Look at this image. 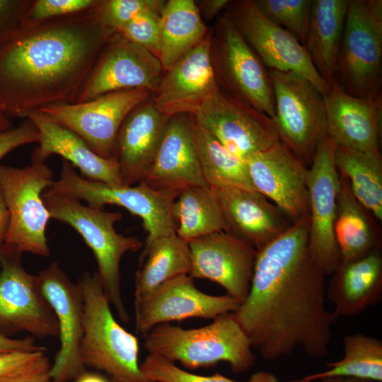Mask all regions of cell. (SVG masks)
Instances as JSON below:
<instances>
[{
	"mask_svg": "<svg viewBox=\"0 0 382 382\" xmlns=\"http://www.w3.org/2000/svg\"><path fill=\"white\" fill-rule=\"evenodd\" d=\"M309 216L257 251L246 299L234 312L253 348L274 360L301 349L328 353L336 319L325 308V274L308 245Z\"/></svg>",
	"mask_w": 382,
	"mask_h": 382,
	"instance_id": "cell-1",
	"label": "cell"
},
{
	"mask_svg": "<svg viewBox=\"0 0 382 382\" xmlns=\"http://www.w3.org/2000/svg\"><path fill=\"white\" fill-rule=\"evenodd\" d=\"M97 4L68 16L22 23L0 47V110L8 117L25 118L48 105L74 103L115 34L100 22Z\"/></svg>",
	"mask_w": 382,
	"mask_h": 382,
	"instance_id": "cell-2",
	"label": "cell"
},
{
	"mask_svg": "<svg viewBox=\"0 0 382 382\" xmlns=\"http://www.w3.org/2000/svg\"><path fill=\"white\" fill-rule=\"evenodd\" d=\"M144 348L185 368H210L224 361L235 373L250 369L255 363L251 342L233 313L219 316L204 326L185 329L170 323L155 326L144 335Z\"/></svg>",
	"mask_w": 382,
	"mask_h": 382,
	"instance_id": "cell-3",
	"label": "cell"
},
{
	"mask_svg": "<svg viewBox=\"0 0 382 382\" xmlns=\"http://www.w3.org/2000/svg\"><path fill=\"white\" fill-rule=\"evenodd\" d=\"M42 199L51 219L72 227L91 250L97 262L96 272L110 305L122 322H129L121 292L120 261L126 253L139 250L144 243L116 231L115 224L122 218L120 212L93 208L48 190L43 192Z\"/></svg>",
	"mask_w": 382,
	"mask_h": 382,
	"instance_id": "cell-4",
	"label": "cell"
},
{
	"mask_svg": "<svg viewBox=\"0 0 382 382\" xmlns=\"http://www.w3.org/2000/svg\"><path fill=\"white\" fill-rule=\"evenodd\" d=\"M79 284L83 300L80 355L86 367L105 372L110 382H153L141 371L136 336L115 320L96 272H85Z\"/></svg>",
	"mask_w": 382,
	"mask_h": 382,
	"instance_id": "cell-5",
	"label": "cell"
},
{
	"mask_svg": "<svg viewBox=\"0 0 382 382\" xmlns=\"http://www.w3.org/2000/svg\"><path fill=\"white\" fill-rule=\"evenodd\" d=\"M47 190L84 201L93 208L117 205L139 216L147 234L142 251L158 238L176 233L173 206L180 191L156 190L144 181L125 185L88 180L64 159L59 178Z\"/></svg>",
	"mask_w": 382,
	"mask_h": 382,
	"instance_id": "cell-6",
	"label": "cell"
},
{
	"mask_svg": "<svg viewBox=\"0 0 382 382\" xmlns=\"http://www.w3.org/2000/svg\"><path fill=\"white\" fill-rule=\"evenodd\" d=\"M334 81L357 97L382 95L381 0H349Z\"/></svg>",
	"mask_w": 382,
	"mask_h": 382,
	"instance_id": "cell-7",
	"label": "cell"
},
{
	"mask_svg": "<svg viewBox=\"0 0 382 382\" xmlns=\"http://www.w3.org/2000/svg\"><path fill=\"white\" fill-rule=\"evenodd\" d=\"M53 182L45 162L32 161L22 168L0 164V190L9 215L4 246L21 254L50 255L45 231L51 217L42 194Z\"/></svg>",
	"mask_w": 382,
	"mask_h": 382,
	"instance_id": "cell-8",
	"label": "cell"
},
{
	"mask_svg": "<svg viewBox=\"0 0 382 382\" xmlns=\"http://www.w3.org/2000/svg\"><path fill=\"white\" fill-rule=\"evenodd\" d=\"M211 59L220 90L274 119L269 70L224 14L212 29Z\"/></svg>",
	"mask_w": 382,
	"mask_h": 382,
	"instance_id": "cell-9",
	"label": "cell"
},
{
	"mask_svg": "<svg viewBox=\"0 0 382 382\" xmlns=\"http://www.w3.org/2000/svg\"><path fill=\"white\" fill-rule=\"evenodd\" d=\"M274 98V122L279 139L307 166L325 134L323 95L292 71L269 70Z\"/></svg>",
	"mask_w": 382,
	"mask_h": 382,
	"instance_id": "cell-10",
	"label": "cell"
},
{
	"mask_svg": "<svg viewBox=\"0 0 382 382\" xmlns=\"http://www.w3.org/2000/svg\"><path fill=\"white\" fill-rule=\"evenodd\" d=\"M21 255L0 248V335L21 332L33 337H58V323L40 289L37 275L27 272Z\"/></svg>",
	"mask_w": 382,
	"mask_h": 382,
	"instance_id": "cell-11",
	"label": "cell"
},
{
	"mask_svg": "<svg viewBox=\"0 0 382 382\" xmlns=\"http://www.w3.org/2000/svg\"><path fill=\"white\" fill-rule=\"evenodd\" d=\"M152 93L146 88L119 91L81 103L52 105L38 110L76 134L100 156L115 158L122 124Z\"/></svg>",
	"mask_w": 382,
	"mask_h": 382,
	"instance_id": "cell-12",
	"label": "cell"
},
{
	"mask_svg": "<svg viewBox=\"0 0 382 382\" xmlns=\"http://www.w3.org/2000/svg\"><path fill=\"white\" fill-rule=\"evenodd\" d=\"M224 14L268 70L294 72L311 81L323 96L329 92L330 86L313 66L304 46L270 21L253 0L230 1Z\"/></svg>",
	"mask_w": 382,
	"mask_h": 382,
	"instance_id": "cell-13",
	"label": "cell"
},
{
	"mask_svg": "<svg viewBox=\"0 0 382 382\" xmlns=\"http://www.w3.org/2000/svg\"><path fill=\"white\" fill-rule=\"evenodd\" d=\"M335 149L336 144L325 134L316 148L307 176L309 250L326 276L332 274L341 262L334 234L340 185Z\"/></svg>",
	"mask_w": 382,
	"mask_h": 382,
	"instance_id": "cell-14",
	"label": "cell"
},
{
	"mask_svg": "<svg viewBox=\"0 0 382 382\" xmlns=\"http://www.w3.org/2000/svg\"><path fill=\"white\" fill-rule=\"evenodd\" d=\"M192 115L197 124L244 161L280 141L272 117L221 90Z\"/></svg>",
	"mask_w": 382,
	"mask_h": 382,
	"instance_id": "cell-15",
	"label": "cell"
},
{
	"mask_svg": "<svg viewBox=\"0 0 382 382\" xmlns=\"http://www.w3.org/2000/svg\"><path fill=\"white\" fill-rule=\"evenodd\" d=\"M164 71L155 54L117 33L99 53L74 103L119 91L146 88L154 93Z\"/></svg>",
	"mask_w": 382,
	"mask_h": 382,
	"instance_id": "cell-16",
	"label": "cell"
},
{
	"mask_svg": "<svg viewBox=\"0 0 382 382\" xmlns=\"http://www.w3.org/2000/svg\"><path fill=\"white\" fill-rule=\"evenodd\" d=\"M43 296L58 323L59 348L51 364L52 382H69L86 371L80 355L83 333V300L79 284L74 283L52 262L37 274Z\"/></svg>",
	"mask_w": 382,
	"mask_h": 382,
	"instance_id": "cell-17",
	"label": "cell"
},
{
	"mask_svg": "<svg viewBox=\"0 0 382 382\" xmlns=\"http://www.w3.org/2000/svg\"><path fill=\"white\" fill-rule=\"evenodd\" d=\"M241 302L225 294L214 296L202 292L189 274L175 277L134 306L135 328L144 335L155 326L190 318L214 319L236 312Z\"/></svg>",
	"mask_w": 382,
	"mask_h": 382,
	"instance_id": "cell-18",
	"label": "cell"
},
{
	"mask_svg": "<svg viewBox=\"0 0 382 382\" xmlns=\"http://www.w3.org/2000/svg\"><path fill=\"white\" fill-rule=\"evenodd\" d=\"M212 29L164 71L153 103L167 117L193 115L219 90L211 59Z\"/></svg>",
	"mask_w": 382,
	"mask_h": 382,
	"instance_id": "cell-19",
	"label": "cell"
},
{
	"mask_svg": "<svg viewBox=\"0 0 382 382\" xmlns=\"http://www.w3.org/2000/svg\"><path fill=\"white\" fill-rule=\"evenodd\" d=\"M190 276L221 285L227 294L243 302L249 293L257 251L243 241L220 231L187 242Z\"/></svg>",
	"mask_w": 382,
	"mask_h": 382,
	"instance_id": "cell-20",
	"label": "cell"
},
{
	"mask_svg": "<svg viewBox=\"0 0 382 382\" xmlns=\"http://www.w3.org/2000/svg\"><path fill=\"white\" fill-rule=\"evenodd\" d=\"M256 192L282 209L293 221L309 216L308 166L283 142L246 161Z\"/></svg>",
	"mask_w": 382,
	"mask_h": 382,
	"instance_id": "cell-21",
	"label": "cell"
},
{
	"mask_svg": "<svg viewBox=\"0 0 382 382\" xmlns=\"http://www.w3.org/2000/svg\"><path fill=\"white\" fill-rule=\"evenodd\" d=\"M323 97L325 134L337 146L361 151H380L382 95L374 98L357 97L333 81Z\"/></svg>",
	"mask_w": 382,
	"mask_h": 382,
	"instance_id": "cell-22",
	"label": "cell"
},
{
	"mask_svg": "<svg viewBox=\"0 0 382 382\" xmlns=\"http://www.w3.org/2000/svg\"><path fill=\"white\" fill-rule=\"evenodd\" d=\"M141 181L156 190L209 187L199 165L192 115L169 117L151 166Z\"/></svg>",
	"mask_w": 382,
	"mask_h": 382,
	"instance_id": "cell-23",
	"label": "cell"
},
{
	"mask_svg": "<svg viewBox=\"0 0 382 382\" xmlns=\"http://www.w3.org/2000/svg\"><path fill=\"white\" fill-rule=\"evenodd\" d=\"M212 190L226 220V233L257 251L282 234L294 222L256 191L236 187Z\"/></svg>",
	"mask_w": 382,
	"mask_h": 382,
	"instance_id": "cell-24",
	"label": "cell"
},
{
	"mask_svg": "<svg viewBox=\"0 0 382 382\" xmlns=\"http://www.w3.org/2000/svg\"><path fill=\"white\" fill-rule=\"evenodd\" d=\"M168 119L149 100L127 116L118 132L115 149L123 185H133L145 178Z\"/></svg>",
	"mask_w": 382,
	"mask_h": 382,
	"instance_id": "cell-25",
	"label": "cell"
},
{
	"mask_svg": "<svg viewBox=\"0 0 382 382\" xmlns=\"http://www.w3.org/2000/svg\"><path fill=\"white\" fill-rule=\"evenodd\" d=\"M39 133V146L32 154V161L45 162L57 154L78 168L84 178L112 185H123L115 158H105L95 153L79 136L56 123L40 110L28 113Z\"/></svg>",
	"mask_w": 382,
	"mask_h": 382,
	"instance_id": "cell-26",
	"label": "cell"
},
{
	"mask_svg": "<svg viewBox=\"0 0 382 382\" xmlns=\"http://www.w3.org/2000/svg\"><path fill=\"white\" fill-rule=\"evenodd\" d=\"M326 296L335 319L353 316L379 301L382 295V255L376 249L349 262H340L332 274Z\"/></svg>",
	"mask_w": 382,
	"mask_h": 382,
	"instance_id": "cell-27",
	"label": "cell"
},
{
	"mask_svg": "<svg viewBox=\"0 0 382 382\" xmlns=\"http://www.w3.org/2000/svg\"><path fill=\"white\" fill-rule=\"evenodd\" d=\"M349 0H313L304 47L313 66L330 86L342 37Z\"/></svg>",
	"mask_w": 382,
	"mask_h": 382,
	"instance_id": "cell-28",
	"label": "cell"
},
{
	"mask_svg": "<svg viewBox=\"0 0 382 382\" xmlns=\"http://www.w3.org/2000/svg\"><path fill=\"white\" fill-rule=\"evenodd\" d=\"M334 234L341 262H349L379 249V228L353 195L348 181L340 174Z\"/></svg>",
	"mask_w": 382,
	"mask_h": 382,
	"instance_id": "cell-29",
	"label": "cell"
},
{
	"mask_svg": "<svg viewBox=\"0 0 382 382\" xmlns=\"http://www.w3.org/2000/svg\"><path fill=\"white\" fill-rule=\"evenodd\" d=\"M191 267L188 243L176 233L154 241L139 256V268L134 277V306L169 279L190 274Z\"/></svg>",
	"mask_w": 382,
	"mask_h": 382,
	"instance_id": "cell-30",
	"label": "cell"
},
{
	"mask_svg": "<svg viewBox=\"0 0 382 382\" xmlns=\"http://www.w3.org/2000/svg\"><path fill=\"white\" fill-rule=\"evenodd\" d=\"M208 32L195 1H166L160 15L158 54L164 71L199 44Z\"/></svg>",
	"mask_w": 382,
	"mask_h": 382,
	"instance_id": "cell-31",
	"label": "cell"
},
{
	"mask_svg": "<svg viewBox=\"0 0 382 382\" xmlns=\"http://www.w3.org/2000/svg\"><path fill=\"white\" fill-rule=\"evenodd\" d=\"M335 163L359 203L382 220V158L380 151H361L336 146Z\"/></svg>",
	"mask_w": 382,
	"mask_h": 382,
	"instance_id": "cell-32",
	"label": "cell"
},
{
	"mask_svg": "<svg viewBox=\"0 0 382 382\" xmlns=\"http://www.w3.org/2000/svg\"><path fill=\"white\" fill-rule=\"evenodd\" d=\"M173 216L176 234L186 242L227 230L216 195L209 187L183 189L173 203Z\"/></svg>",
	"mask_w": 382,
	"mask_h": 382,
	"instance_id": "cell-33",
	"label": "cell"
},
{
	"mask_svg": "<svg viewBox=\"0 0 382 382\" xmlns=\"http://www.w3.org/2000/svg\"><path fill=\"white\" fill-rule=\"evenodd\" d=\"M193 132L201 170L210 188L236 187L255 191L245 161L228 151L194 119Z\"/></svg>",
	"mask_w": 382,
	"mask_h": 382,
	"instance_id": "cell-34",
	"label": "cell"
},
{
	"mask_svg": "<svg viewBox=\"0 0 382 382\" xmlns=\"http://www.w3.org/2000/svg\"><path fill=\"white\" fill-rule=\"evenodd\" d=\"M344 357L327 364L328 369L306 376L301 380L312 381L328 377H352L381 382L382 342L362 333H354L343 338Z\"/></svg>",
	"mask_w": 382,
	"mask_h": 382,
	"instance_id": "cell-35",
	"label": "cell"
},
{
	"mask_svg": "<svg viewBox=\"0 0 382 382\" xmlns=\"http://www.w3.org/2000/svg\"><path fill=\"white\" fill-rule=\"evenodd\" d=\"M272 22L304 45L311 21L313 0H253Z\"/></svg>",
	"mask_w": 382,
	"mask_h": 382,
	"instance_id": "cell-36",
	"label": "cell"
},
{
	"mask_svg": "<svg viewBox=\"0 0 382 382\" xmlns=\"http://www.w3.org/2000/svg\"><path fill=\"white\" fill-rule=\"evenodd\" d=\"M141 372L153 382H240L219 373L201 376L185 371L174 363L158 356L148 354L140 364ZM245 382H279L271 372L260 371Z\"/></svg>",
	"mask_w": 382,
	"mask_h": 382,
	"instance_id": "cell-37",
	"label": "cell"
},
{
	"mask_svg": "<svg viewBox=\"0 0 382 382\" xmlns=\"http://www.w3.org/2000/svg\"><path fill=\"white\" fill-rule=\"evenodd\" d=\"M165 2L161 0H99L96 9L103 25L116 33L140 13L162 8Z\"/></svg>",
	"mask_w": 382,
	"mask_h": 382,
	"instance_id": "cell-38",
	"label": "cell"
},
{
	"mask_svg": "<svg viewBox=\"0 0 382 382\" xmlns=\"http://www.w3.org/2000/svg\"><path fill=\"white\" fill-rule=\"evenodd\" d=\"M163 7L148 9L140 13L128 22L118 33L158 57L160 15Z\"/></svg>",
	"mask_w": 382,
	"mask_h": 382,
	"instance_id": "cell-39",
	"label": "cell"
},
{
	"mask_svg": "<svg viewBox=\"0 0 382 382\" xmlns=\"http://www.w3.org/2000/svg\"><path fill=\"white\" fill-rule=\"evenodd\" d=\"M98 0H31L23 23H33L76 14L96 6Z\"/></svg>",
	"mask_w": 382,
	"mask_h": 382,
	"instance_id": "cell-40",
	"label": "cell"
},
{
	"mask_svg": "<svg viewBox=\"0 0 382 382\" xmlns=\"http://www.w3.org/2000/svg\"><path fill=\"white\" fill-rule=\"evenodd\" d=\"M31 0H0V47L22 25Z\"/></svg>",
	"mask_w": 382,
	"mask_h": 382,
	"instance_id": "cell-41",
	"label": "cell"
},
{
	"mask_svg": "<svg viewBox=\"0 0 382 382\" xmlns=\"http://www.w3.org/2000/svg\"><path fill=\"white\" fill-rule=\"evenodd\" d=\"M40 133L29 119L17 127L0 132V160L15 149L39 141Z\"/></svg>",
	"mask_w": 382,
	"mask_h": 382,
	"instance_id": "cell-42",
	"label": "cell"
},
{
	"mask_svg": "<svg viewBox=\"0 0 382 382\" xmlns=\"http://www.w3.org/2000/svg\"><path fill=\"white\" fill-rule=\"evenodd\" d=\"M45 351L13 352L0 354V377L23 371L45 356Z\"/></svg>",
	"mask_w": 382,
	"mask_h": 382,
	"instance_id": "cell-43",
	"label": "cell"
},
{
	"mask_svg": "<svg viewBox=\"0 0 382 382\" xmlns=\"http://www.w3.org/2000/svg\"><path fill=\"white\" fill-rule=\"evenodd\" d=\"M51 364L45 355L30 367L0 377V382H52L50 376Z\"/></svg>",
	"mask_w": 382,
	"mask_h": 382,
	"instance_id": "cell-44",
	"label": "cell"
},
{
	"mask_svg": "<svg viewBox=\"0 0 382 382\" xmlns=\"http://www.w3.org/2000/svg\"><path fill=\"white\" fill-rule=\"evenodd\" d=\"M43 347L38 346L33 337L13 339L0 335V354L13 352L45 351Z\"/></svg>",
	"mask_w": 382,
	"mask_h": 382,
	"instance_id": "cell-45",
	"label": "cell"
},
{
	"mask_svg": "<svg viewBox=\"0 0 382 382\" xmlns=\"http://www.w3.org/2000/svg\"><path fill=\"white\" fill-rule=\"evenodd\" d=\"M195 2L203 21H210L226 8L230 1L203 0Z\"/></svg>",
	"mask_w": 382,
	"mask_h": 382,
	"instance_id": "cell-46",
	"label": "cell"
},
{
	"mask_svg": "<svg viewBox=\"0 0 382 382\" xmlns=\"http://www.w3.org/2000/svg\"><path fill=\"white\" fill-rule=\"evenodd\" d=\"M9 215L0 190V248L4 245L8 231Z\"/></svg>",
	"mask_w": 382,
	"mask_h": 382,
	"instance_id": "cell-47",
	"label": "cell"
},
{
	"mask_svg": "<svg viewBox=\"0 0 382 382\" xmlns=\"http://www.w3.org/2000/svg\"><path fill=\"white\" fill-rule=\"evenodd\" d=\"M74 382H110L103 376L93 373L85 371L74 379Z\"/></svg>",
	"mask_w": 382,
	"mask_h": 382,
	"instance_id": "cell-48",
	"label": "cell"
},
{
	"mask_svg": "<svg viewBox=\"0 0 382 382\" xmlns=\"http://www.w3.org/2000/svg\"><path fill=\"white\" fill-rule=\"evenodd\" d=\"M320 382H374V381L357 378L337 376V377L323 378L320 379Z\"/></svg>",
	"mask_w": 382,
	"mask_h": 382,
	"instance_id": "cell-49",
	"label": "cell"
},
{
	"mask_svg": "<svg viewBox=\"0 0 382 382\" xmlns=\"http://www.w3.org/2000/svg\"><path fill=\"white\" fill-rule=\"evenodd\" d=\"M13 127L11 118L0 110V132L8 130Z\"/></svg>",
	"mask_w": 382,
	"mask_h": 382,
	"instance_id": "cell-50",
	"label": "cell"
},
{
	"mask_svg": "<svg viewBox=\"0 0 382 382\" xmlns=\"http://www.w3.org/2000/svg\"><path fill=\"white\" fill-rule=\"evenodd\" d=\"M292 382H312V381H302L301 379L294 381Z\"/></svg>",
	"mask_w": 382,
	"mask_h": 382,
	"instance_id": "cell-51",
	"label": "cell"
}]
</instances>
